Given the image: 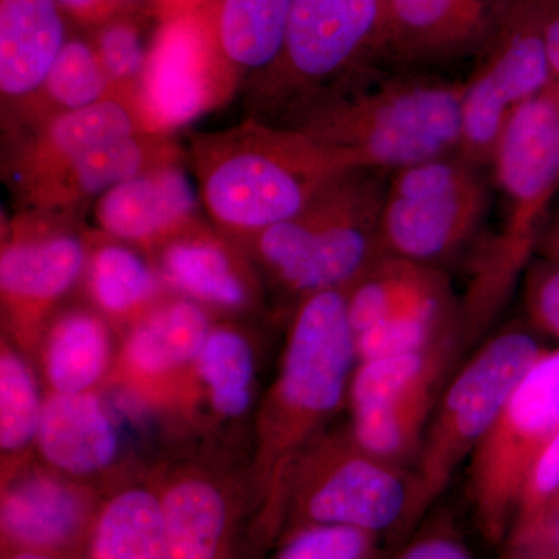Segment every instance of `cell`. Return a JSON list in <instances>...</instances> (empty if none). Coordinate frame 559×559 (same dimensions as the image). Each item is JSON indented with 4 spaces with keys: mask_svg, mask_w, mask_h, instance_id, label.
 Listing matches in <instances>:
<instances>
[{
    "mask_svg": "<svg viewBox=\"0 0 559 559\" xmlns=\"http://www.w3.org/2000/svg\"><path fill=\"white\" fill-rule=\"evenodd\" d=\"M201 204L216 230L248 242L296 216L330 182L360 165L283 123L246 120L191 138Z\"/></svg>",
    "mask_w": 559,
    "mask_h": 559,
    "instance_id": "obj_1",
    "label": "cell"
},
{
    "mask_svg": "<svg viewBox=\"0 0 559 559\" xmlns=\"http://www.w3.org/2000/svg\"><path fill=\"white\" fill-rule=\"evenodd\" d=\"M356 72L286 116L290 128L349 154L360 167L393 173L457 153L465 81L412 70Z\"/></svg>",
    "mask_w": 559,
    "mask_h": 559,
    "instance_id": "obj_2",
    "label": "cell"
},
{
    "mask_svg": "<svg viewBox=\"0 0 559 559\" xmlns=\"http://www.w3.org/2000/svg\"><path fill=\"white\" fill-rule=\"evenodd\" d=\"M499 190L498 226L477 250L460 300L463 340H476L509 304L530 267L559 193V91L549 87L518 110L491 162Z\"/></svg>",
    "mask_w": 559,
    "mask_h": 559,
    "instance_id": "obj_3",
    "label": "cell"
},
{
    "mask_svg": "<svg viewBox=\"0 0 559 559\" xmlns=\"http://www.w3.org/2000/svg\"><path fill=\"white\" fill-rule=\"evenodd\" d=\"M356 364L345 290H323L300 299L264 409V463L274 473L266 509L270 516L282 511L290 466L314 441L320 426L348 399Z\"/></svg>",
    "mask_w": 559,
    "mask_h": 559,
    "instance_id": "obj_4",
    "label": "cell"
},
{
    "mask_svg": "<svg viewBox=\"0 0 559 559\" xmlns=\"http://www.w3.org/2000/svg\"><path fill=\"white\" fill-rule=\"evenodd\" d=\"M390 173L353 168L296 216L261 231L245 248L294 296L347 289L384 255L381 212Z\"/></svg>",
    "mask_w": 559,
    "mask_h": 559,
    "instance_id": "obj_5",
    "label": "cell"
},
{
    "mask_svg": "<svg viewBox=\"0 0 559 559\" xmlns=\"http://www.w3.org/2000/svg\"><path fill=\"white\" fill-rule=\"evenodd\" d=\"M403 536L417 525L411 474L342 436L314 440L294 462L283 495V536L305 527Z\"/></svg>",
    "mask_w": 559,
    "mask_h": 559,
    "instance_id": "obj_6",
    "label": "cell"
},
{
    "mask_svg": "<svg viewBox=\"0 0 559 559\" xmlns=\"http://www.w3.org/2000/svg\"><path fill=\"white\" fill-rule=\"evenodd\" d=\"M539 342L524 330H507L485 342L441 390L411 474L417 522L473 455L511 392L539 358Z\"/></svg>",
    "mask_w": 559,
    "mask_h": 559,
    "instance_id": "obj_7",
    "label": "cell"
},
{
    "mask_svg": "<svg viewBox=\"0 0 559 559\" xmlns=\"http://www.w3.org/2000/svg\"><path fill=\"white\" fill-rule=\"evenodd\" d=\"M484 168L452 153L390 173L381 212L382 252L439 266L468 245L491 205Z\"/></svg>",
    "mask_w": 559,
    "mask_h": 559,
    "instance_id": "obj_8",
    "label": "cell"
},
{
    "mask_svg": "<svg viewBox=\"0 0 559 559\" xmlns=\"http://www.w3.org/2000/svg\"><path fill=\"white\" fill-rule=\"evenodd\" d=\"M558 426L559 348L544 349L471 455V502L489 543L509 536L530 469Z\"/></svg>",
    "mask_w": 559,
    "mask_h": 559,
    "instance_id": "obj_9",
    "label": "cell"
},
{
    "mask_svg": "<svg viewBox=\"0 0 559 559\" xmlns=\"http://www.w3.org/2000/svg\"><path fill=\"white\" fill-rule=\"evenodd\" d=\"M559 0H513L465 80L457 153L489 167L500 135L522 106L551 84L546 28Z\"/></svg>",
    "mask_w": 559,
    "mask_h": 559,
    "instance_id": "obj_10",
    "label": "cell"
},
{
    "mask_svg": "<svg viewBox=\"0 0 559 559\" xmlns=\"http://www.w3.org/2000/svg\"><path fill=\"white\" fill-rule=\"evenodd\" d=\"M344 290L358 362L463 333L460 300L439 266L384 253Z\"/></svg>",
    "mask_w": 559,
    "mask_h": 559,
    "instance_id": "obj_11",
    "label": "cell"
},
{
    "mask_svg": "<svg viewBox=\"0 0 559 559\" xmlns=\"http://www.w3.org/2000/svg\"><path fill=\"white\" fill-rule=\"evenodd\" d=\"M381 0H293L285 47L261 75L264 100L286 114L340 86L373 60Z\"/></svg>",
    "mask_w": 559,
    "mask_h": 559,
    "instance_id": "obj_12",
    "label": "cell"
},
{
    "mask_svg": "<svg viewBox=\"0 0 559 559\" xmlns=\"http://www.w3.org/2000/svg\"><path fill=\"white\" fill-rule=\"evenodd\" d=\"M240 79L221 55L209 7L168 17L154 35L132 103L140 128L171 138L229 100Z\"/></svg>",
    "mask_w": 559,
    "mask_h": 559,
    "instance_id": "obj_13",
    "label": "cell"
},
{
    "mask_svg": "<svg viewBox=\"0 0 559 559\" xmlns=\"http://www.w3.org/2000/svg\"><path fill=\"white\" fill-rule=\"evenodd\" d=\"M513 0H381L373 58L417 70L477 57Z\"/></svg>",
    "mask_w": 559,
    "mask_h": 559,
    "instance_id": "obj_14",
    "label": "cell"
},
{
    "mask_svg": "<svg viewBox=\"0 0 559 559\" xmlns=\"http://www.w3.org/2000/svg\"><path fill=\"white\" fill-rule=\"evenodd\" d=\"M61 213L31 212L11 226L0 253L3 310L21 329L32 330L86 271L90 249Z\"/></svg>",
    "mask_w": 559,
    "mask_h": 559,
    "instance_id": "obj_15",
    "label": "cell"
},
{
    "mask_svg": "<svg viewBox=\"0 0 559 559\" xmlns=\"http://www.w3.org/2000/svg\"><path fill=\"white\" fill-rule=\"evenodd\" d=\"M100 507L91 491L61 477L44 473L17 477L2 491V547L86 559Z\"/></svg>",
    "mask_w": 559,
    "mask_h": 559,
    "instance_id": "obj_16",
    "label": "cell"
},
{
    "mask_svg": "<svg viewBox=\"0 0 559 559\" xmlns=\"http://www.w3.org/2000/svg\"><path fill=\"white\" fill-rule=\"evenodd\" d=\"M201 198L182 159L124 180L95 201L94 218L105 237L157 249L197 223Z\"/></svg>",
    "mask_w": 559,
    "mask_h": 559,
    "instance_id": "obj_17",
    "label": "cell"
},
{
    "mask_svg": "<svg viewBox=\"0 0 559 559\" xmlns=\"http://www.w3.org/2000/svg\"><path fill=\"white\" fill-rule=\"evenodd\" d=\"M138 132H143L138 114L120 97L58 114L17 143L9 159V178L24 200L90 151Z\"/></svg>",
    "mask_w": 559,
    "mask_h": 559,
    "instance_id": "obj_18",
    "label": "cell"
},
{
    "mask_svg": "<svg viewBox=\"0 0 559 559\" xmlns=\"http://www.w3.org/2000/svg\"><path fill=\"white\" fill-rule=\"evenodd\" d=\"M179 159H182V150L170 138L138 132L84 154L22 202L28 212H72L84 202L98 200L124 180Z\"/></svg>",
    "mask_w": 559,
    "mask_h": 559,
    "instance_id": "obj_19",
    "label": "cell"
},
{
    "mask_svg": "<svg viewBox=\"0 0 559 559\" xmlns=\"http://www.w3.org/2000/svg\"><path fill=\"white\" fill-rule=\"evenodd\" d=\"M160 277L183 296L223 308L240 310L253 297V277L226 238L200 221L157 248Z\"/></svg>",
    "mask_w": 559,
    "mask_h": 559,
    "instance_id": "obj_20",
    "label": "cell"
},
{
    "mask_svg": "<svg viewBox=\"0 0 559 559\" xmlns=\"http://www.w3.org/2000/svg\"><path fill=\"white\" fill-rule=\"evenodd\" d=\"M66 27L55 0H0V92L22 108L64 49Z\"/></svg>",
    "mask_w": 559,
    "mask_h": 559,
    "instance_id": "obj_21",
    "label": "cell"
},
{
    "mask_svg": "<svg viewBox=\"0 0 559 559\" xmlns=\"http://www.w3.org/2000/svg\"><path fill=\"white\" fill-rule=\"evenodd\" d=\"M40 455L69 474L108 468L119 451L112 419L92 392L53 393L47 399L36 433Z\"/></svg>",
    "mask_w": 559,
    "mask_h": 559,
    "instance_id": "obj_22",
    "label": "cell"
},
{
    "mask_svg": "<svg viewBox=\"0 0 559 559\" xmlns=\"http://www.w3.org/2000/svg\"><path fill=\"white\" fill-rule=\"evenodd\" d=\"M210 331L207 312L198 301H160L132 329L123 359L143 380H156L197 362Z\"/></svg>",
    "mask_w": 559,
    "mask_h": 559,
    "instance_id": "obj_23",
    "label": "cell"
},
{
    "mask_svg": "<svg viewBox=\"0 0 559 559\" xmlns=\"http://www.w3.org/2000/svg\"><path fill=\"white\" fill-rule=\"evenodd\" d=\"M213 33L238 75L274 68L285 47L293 0H212Z\"/></svg>",
    "mask_w": 559,
    "mask_h": 559,
    "instance_id": "obj_24",
    "label": "cell"
},
{
    "mask_svg": "<svg viewBox=\"0 0 559 559\" xmlns=\"http://www.w3.org/2000/svg\"><path fill=\"white\" fill-rule=\"evenodd\" d=\"M86 559H168L159 492L127 488L103 502Z\"/></svg>",
    "mask_w": 559,
    "mask_h": 559,
    "instance_id": "obj_25",
    "label": "cell"
},
{
    "mask_svg": "<svg viewBox=\"0 0 559 559\" xmlns=\"http://www.w3.org/2000/svg\"><path fill=\"white\" fill-rule=\"evenodd\" d=\"M108 329L97 314L70 311L51 326L44 349V369L53 393L91 392L108 369Z\"/></svg>",
    "mask_w": 559,
    "mask_h": 559,
    "instance_id": "obj_26",
    "label": "cell"
},
{
    "mask_svg": "<svg viewBox=\"0 0 559 559\" xmlns=\"http://www.w3.org/2000/svg\"><path fill=\"white\" fill-rule=\"evenodd\" d=\"M92 300L114 319H142L160 304L162 277L127 242L103 241L90 250Z\"/></svg>",
    "mask_w": 559,
    "mask_h": 559,
    "instance_id": "obj_27",
    "label": "cell"
},
{
    "mask_svg": "<svg viewBox=\"0 0 559 559\" xmlns=\"http://www.w3.org/2000/svg\"><path fill=\"white\" fill-rule=\"evenodd\" d=\"M462 344V331H454L417 352L359 360L349 381V407L373 406L411 390L443 384L444 373Z\"/></svg>",
    "mask_w": 559,
    "mask_h": 559,
    "instance_id": "obj_28",
    "label": "cell"
},
{
    "mask_svg": "<svg viewBox=\"0 0 559 559\" xmlns=\"http://www.w3.org/2000/svg\"><path fill=\"white\" fill-rule=\"evenodd\" d=\"M110 97L117 95L94 46L86 40L70 39L38 94L20 110L36 127L58 114L90 108Z\"/></svg>",
    "mask_w": 559,
    "mask_h": 559,
    "instance_id": "obj_29",
    "label": "cell"
},
{
    "mask_svg": "<svg viewBox=\"0 0 559 559\" xmlns=\"http://www.w3.org/2000/svg\"><path fill=\"white\" fill-rule=\"evenodd\" d=\"M194 366L207 388L213 409L229 418L248 411L255 358L245 336L230 329H212Z\"/></svg>",
    "mask_w": 559,
    "mask_h": 559,
    "instance_id": "obj_30",
    "label": "cell"
},
{
    "mask_svg": "<svg viewBox=\"0 0 559 559\" xmlns=\"http://www.w3.org/2000/svg\"><path fill=\"white\" fill-rule=\"evenodd\" d=\"M43 406L27 364L3 345L0 355V448L3 452H20L36 440Z\"/></svg>",
    "mask_w": 559,
    "mask_h": 559,
    "instance_id": "obj_31",
    "label": "cell"
},
{
    "mask_svg": "<svg viewBox=\"0 0 559 559\" xmlns=\"http://www.w3.org/2000/svg\"><path fill=\"white\" fill-rule=\"evenodd\" d=\"M92 46L117 97L132 105L148 58L139 28L131 21L110 17L103 22Z\"/></svg>",
    "mask_w": 559,
    "mask_h": 559,
    "instance_id": "obj_32",
    "label": "cell"
},
{
    "mask_svg": "<svg viewBox=\"0 0 559 559\" xmlns=\"http://www.w3.org/2000/svg\"><path fill=\"white\" fill-rule=\"evenodd\" d=\"M377 536L345 527H305L283 536L274 559H380Z\"/></svg>",
    "mask_w": 559,
    "mask_h": 559,
    "instance_id": "obj_33",
    "label": "cell"
},
{
    "mask_svg": "<svg viewBox=\"0 0 559 559\" xmlns=\"http://www.w3.org/2000/svg\"><path fill=\"white\" fill-rule=\"evenodd\" d=\"M559 498V426L544 444L522 491L513 525L524 524L539 516ZM511 525V527H513ZM511 530V528H510ZM510 533V532H509Z\"/></svg>",
    "mask_w": 559,
    "mask_h": 559,
    "instance_id": "obj_34",
    "label": "cell"
},
{
    "mask_svg": "<svg viewBox=\"0 0 559 559\" xmlns=\"http://www.w3.org/2000/svg\"><path fill=\"white\" fill-rule=\"evenodd\" d=\"M499 559H559V498L535 520L511 527Z\"/></svg>",
    "mask_w": 559,
    "mask_h": 559,
    "instance_id": "obj_35",
    "label": "cell"
},
{
    "mask_svg": "<svg viewBox=\"0 0 559 559\" xmlns=\"http://www.w3.org/2000/svg\"><path fill=\"white\" fill-rule=\"evenodd\" d=\"M525 307L540 330L559 340V264L550 260L525 272Z\"/></svg>",
    "mask_w": 559,
    "mask_h": 559,
    "instance_id": "obj_36",
    "label": "cell"
},
{
    "mask_svg": "<svg viewBox=\"0 0 559 559\" xmlns=\"http://www.w3.org/2000/svg\"><path fill=\"white\" fill-rule=\"evenodd\" d=\"M389 559H476L448 528L433 527L407 540Z\"/></svg>",
    "mask_w": 559,
    "mask_h": 559,
    "instance_id": "obj_37",
    "label": "cell"
},
{
    "mask_svg": "<svg viewBox=\"0 0 559 559\" xmlns=\"http://www.w3.org/2000/svg\"><path fill=\"white\" fill-rule=\"evenodd\" d=\"M55 2L80 21L91 22V24H103L116 16L121 5L119 0H55Z\"/></svg>",
    "mask_w": 559,
    "mask_h": 559,
    "instance_id": "obj_38",
    "label": "cell"
},
{
    "mask_svg": "<svg viewBox=\"0 0 559 559\" xmlns=\"http://www.w3.org/2000/svg\"><path fill=\"white\" fill-rule=\"evenodd\" d=\"M546 47L551 76L550 86L559 90V3L547 22Z\"/></svg>",
    "mask_w": 559,
    "mask_h": 559,
    "instance_id": "obj_39",
    "label": "cell"
},
{
    "mask_svg": "<svg viewBox=\"0 0 559 559\" xmlns=\"http://www.w3.org/2000/svg\"><path fill=\"white\" fill-rule=\"evenodd\" d=\"M212 0H154L157 14L162 21L178 14L190 13L207 7Z\"/></svg>",
    "mask_w": 559,
    "mask_h": 559,
    "instance_id": "obj_40",
    "label": "cell"
},
{
    "mask_svg": "<svg viewBox=\"0 0 559 559\" xmlns=\"http://www.w3.org/2000/svg\"><path fill=\"white\" fill-rule=\"evenodd\" d=\"M539 248L546 252L547 260L559 264V216L547 224V229L544 231Z\"/></svg>",
    "mask_w": 559,
    "mask_h": 559,
    "instance_id": "obj_41",
    "label": "cell"
},
{
    "mask_svg": "<svg viewBox=\"0 0 559 559\" xmlns=\"http://www.w3.org/2000/svg\"><path fill=\"white\" fill-rule=\"evenodd\" d=\"M2 559H80L68 555L53 554V551L16 549V547H2Z\"/></svg>",
    "mask_w": 559,
    "mask_h": 559,
    "instance_id": "obj_42",
    "label": "cell"
},
{
    "mask_svg": "<svg viewBox=\"0 0 559 559\" xmlns=\"http://www.w3.org/2000/svg\"><path fill=\"white\" fill-rule=\"evenodd\" d=\"M120 3H139L143 2V0H119Z\"/></svg>",
    "mask_w": 559,
    "mask_h": 559,
    "instance_id": "obj_43",
    "label": "cell"
}]
</instances>
